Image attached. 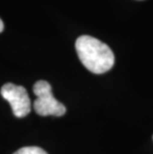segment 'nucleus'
I'll return each mask as SVG.
<instances>
[{"instance_id":"5","label":"nucleus","mask_w":153,"mask_h":154,"mask_svg":"<svg viewBox=\"0 0 153 154\" xmlns=\"http://www.w3.org/2000/svg\"><path fill=\"white\" fill-rule=\"evenodd\" d=\"M4 30V24H3V22H2V20L0 19V33Z\"/></svg>"},{"instance_id":"2","label":"nucleus","mask_w":153,"mask_h":154,"mask_svg":"<svg viewBox=\"0 0 153 154\" xmlns=\"http://www.w3.org/2000/svg\"><path fill=\"white\" fill-rule=\"evenodd\" d=\"M33 91L37 99L34 101V110L41 116H62L66 113V106L53 96L51 85L46 81L36 82Z\"/></svg>"},{"instance_id":"1","label":"nucleus","mask_w":153,"mask_h":154,"mask_svg":"<svg viewBox=\"0 0 153 154\" xmlns=\"http://www.w3.org/2000/svg\"><path fill=\"white\" fill-rule=\"evenodd\" d=\"M76 51L82 64L93 74H103L115 65V55L112 49L92 36L83 35L78 38Z\"/></svg>"},{"instance_id":"4","label":"nucleus","mask_w":153,"mask_h":154,"mask_svg":"<svg viewBox=\"0 0 153 154\" xmlns=\"http://www.w3.org/2000/svg\"><path fill=\"white\" fill-rule=\"evenodd\" d=\"M13 154H48L44 149L37 146H26L22 147Z\"/></svg>"},{"instance_id":"3","label":"nucleus","mask_w":153,"mask_h":154,"mask_svg":"<svg viewBox=\"0 0 153 154\" xmlns=\"http://www.w3.org/2000/svg\"><path fill=\"white\" fill-rule=\"evenodd\" d=\"M0 93L3 99L10 103L16 117L22 119L27 116L31 111V100L24 87L7 83L3 85Z\"/></svg>"}]
</instances>
